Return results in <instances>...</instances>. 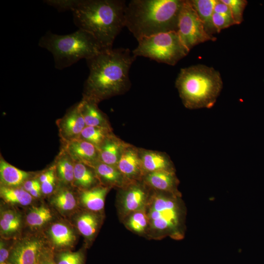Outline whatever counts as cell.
Here are the masks:
<instances>
[{
	"label": "cell",
	"instance_id": "6da1fadb",
	"mask_svg": "<svg viewBox=\"0 0 264 264\" xmlns=\"http://www.w3.org/2000/svg\"><path fill=\"white\" fill-rule=\"evenodd\" d=\"M136 57L128 48L102 51L86 60L88 76L84 83L83 97L99 103L124 93L130 88V68Z\"/></svg>",
	"mask_w": 264,
	"mask_h": 264
},
{
	"label": "cell",
	"instance_id": "7a4b0ae2",
	"mask_svg": "<svg viewBox=\"0 0 264 264\" xmlns=\"http://www.w3.org/2000/svg\"><path fill=\"white\" fill-rule=\"evenodd\" d=\"M126 5L124 0H75L71 11L78 29L92 35L104 50L112 48L125 27Z\"/></svg>",
	"mask_w": 264,
	"mask_h": 264
},
{
	"label": "cell",
	"instance_id": "3957f363",
	"mask_svg": "<svg viewBox=\"0 0 264 264\" xmlns=\"http://www.w3.org/2000/svg\"><path fill=\"white\" fill-rule=\"evenodd\" d=\"M183 0H132L126 5L125 26L138 41L177 30Z\"/></svg>",
	"mask_w": 264,
	"mask_h": 264
},
{
	"label": "cell",
	"instance_id": "277c9868",
	"mask_svg": "<svg viewBox=\"0 0 264 264\" xmlns=\"http://www.w3.org/2000/svg\"><path fill=\"white\" fill-rule=\"evenodd\" d=\"M184 106L189 109L211 108L223 87L220 72L198 64L181 68L175 83Z\"/></svg>",
	"mask_w": 264,
	"mask_h": 264
},
{
	"label": "cell",
	"instance_id": "5b68a950",
	"mask_svg": "<svg viewBox=\"0 0 264 264\" xmlns=\"http://www.w3.org/2000/svg\"><path fill=\"white\" fill-rule=\"evenodd\" d=\"M38 44L52 54L54 66L59 70L81 59H90L104 50L92 35L79 29L64 35L48 31L41 37Z\"/></svg>",
	"mask_w": 264,
	"mask_h": 264
},
{
	"label": "cell",
	"instance_id": "8992f818",
	"mask_svg": "<svg viewBox=\"0 0 264 264\" xmlns=\"http://www.w3.org/2000/svg\"><path fill=\"white\" fill-rule=\"evenodd\" d=\"M179 197V194L156 191L150 196L146 210L150 235L155 238H183L184 214Z\"/></svg>",
	"mask_w": 264,
	"mask_h": 264
},
{
	"label": "cell",
	"instance_id": "52a82bcc",
	"mask_svg": "<svg viewBox=\"0 0 264 264\" xmlns=\"http://www.w3.org/2000/svg\"><path fill=\"white\" fill-rule=\"evenodd\" d=\"M137 42V46L132 51L136 57H144L171 66L176 65L190 51L176 31L145 37Z\"/></svg>",
	"mask_w": 264,
	"mask_h": 264
},
{
	"label": "cell",
	"instance_id": "ba28073f",
	"mask_svg": "<svg viewBox=\"0 0 264 264\" xmlns=\"http://www.w3.org/2000/svg\"><path fill=\"white\" fill-rule=\"evenodd\" d=\"M177 32L189 51L199 44L216 40L207 33L189 0H183L178 18Z\"/></svg>",
	"mask_w": 264,
	"mask_h": 264
},
{
	"label": "cell",
	"instance_id": "9c48e42d",
	"mask_svg": "<svg viewBox=\"0 0 264 264\" xmlns=\"http://www.w3.org/2000/svg\"><path fill=\"white\" fill-rule=\"evenodd\" d=\"M123 188L120 207L123 217L146 208L150 196L143 185L132 181Z\"/></svg>",
	"mask_w": 264,
	"mask_h": 264
},
{
	"label": "cell",
	"instance_id": "30bf717a",
	"mask_svg": "<svg viewBox=\"0 0 264 264\" xmlns=\"http://www.w3.org/2000/svg\"><path fill=\"white\" fill-rule=\"evenodd\" d=\"M60 136L65 143L78 139L86 125L78 103L70 108L56 121Z\"/></svg>",
	"mask_w": 264,
	"mask_h": 264
},
{
	"label": "cell",
	"instance_id": "8fae6325",
	"mask_svg": "<svg viewBox=\"0 0 264 264\" xmlns=\"http://www.w3.org/2000/svg\"><path fill=\"white\" fill-rule=\"evenodd\" d=\"M42 242L29 238L18 242L13 249L10 260L11 264H39L43 254Z\"/></svg>",
	"mask_w": 264,
	"mask_h": 264
},
{
	"label": "cell",
	"instance_id": "7c38bea8",
	"mask_svg": "<svg viewBox=\"0 0 264 264\" xmlns=\"http://www.w3.org/2000/svg\"><path fill=\"white\" fill-rule=\"evenodd\" d=\"M116 167L129 181H136L145 176L139 150L128 144L123 149Z\"/></svg>",
	"mask_w": 264,
	"mask_h": 264
},
{
	"label": "cell",
	"instance_id": "4fadbf2b",
	"mask_svg": "<svg viewBox=\"0 0 264 264\" xmlns=\"http://www.w3.org/2000/svg\"><path fill=\"white\" fill-rule=\"evenodd\" d=\"M66 150L74 161L91 166L99 161V150L93 144L78 139L65 144Z\"/></svg>",
	"mask_w": 264,
	"mask_h": 264
},
{
	"label": "cell",
	"instance_id": "5bb4252c",
	"mask_svg": "<svg viewBox=\"0 0 264 264\" xmlns=\"http://www.w3.org/2000/svg\"><path fill=\"white\" fill-rule=\"evenodd\" d=\"M144 181L154 190L179 194L177 189L178 180L175 171H159L146 174Z\"/></svg>",
	"mask_w": 264,
	"mask_h": 264
},
{
	"label": "cell",
	"instance_id": "9a60e30c",
	"mask_svg": "<svg viewBox=\"0 0 264 264\" xmlns=\"http://www.w3.org/2000/svg\"><path fill=\"white\" fill-rule=\"evenodd\" d=\"M139 157L143 171L146 174L159 171H175L173 164L167 155L157 152L139 151Z\"/></svg>",
	"mask_w": 264,
	"mask_h": 264
},
{
	"label": "cell",
	"instance_id": "2e32d148",
	"mask_svg": "<svg viewBox=\"0 0 264 264\" xmlns=\"http://www.w3.org/2000/svg\"><path fill=\"white\" fill-rule=\"evenodd\" d=\"M30 173L21 170L12 165L0 156V179L1 186L18 187L28 180Z\"/></svg>",
	"mask_w": 264,
	"mask_h": 264
},
{
	"label": "cell",
	"instance_id": "e0dca14e",
	"mask_svg": "<svg viewBox=\"0 0 264 264\" xmlns=\"http://www.w3.org/2000/svg\"><path fill=\"white\" fill-rule=\"evenodd\" d=\"M78 104L86 126L110 128L106 116L98 107V103L83 97Z\"/></svg>",
	"mask_w": 264,
	"mask_h": 264
},
{
	"label": "cell",
	"instance_id": "ac0fdd59",
	"mask_svg": "<svg viewBox=\"0 0 264 264\" xmlns=\"http://www.w3.org/2000/svg\"><path fill=\"white\" fill-rule=\"evenodd\" d=\"M127 145L111 134L98 149L99 161L116 167L122 151Z\"/></svg>",
	"mask_w": 264,
	"mask_h": 264
},
{
	"label": "cell",
	"instance_id": "d6986e66",
	"mask_svg": "<svg viewBox=\"0 0 264 264\" xmlns=\"http://www.w3.org/2000/svg\"><path fill=\"white\" fill-rule=\"evenodd\" d=\"M109 190L108 186H102L84 190L81 194V201L90 212H100L104 209L105 198Z\"/></svg>",
	"mask_w": 264,
	"mask_h": 264
},
{
	"label": "cell",
	"instance_id": "ffe728a7",
	"mask_svg": "<svg viewBox=\"0 0 264 264\" xmlns=\"http://www.w3.org/2000/svg\"><path fill=\"white\" fill-rule=\"evenodd\" d=\"M90 167L94 170L97 178L111 186L123 188L132 182L127 180L115 166L99 161Z\"/></svg>",
	"mask_w": 264,
	"mask_h": 264
},
{
	"label": "cell",
	"instance_id": "44dd1931",
	"mask_svg": "<svg viewBox=\"0 0 264 264\" xmlns=\"http://www.w3.org/2000/svg\"><path fill=\"white\" fill-rule=\"evenodd\" d=\"M54 166L56 173L62 182L65 184H73L74 161L65 148L57 156Z\"/></svg>",
	"mask_w": 264,
	"mask_h": 264
},
{
	"label": "cell",
	"instance_id": "7402d4cb",
	"mask_svg": "<svg viewBox=\"0 0 264 264\" xmlns=\"http://www.w3.org/2000/svg\"><path fill=\"white\" fill-rule=\"evenodd\" d=\"M190 2L211 35L216 32L213 23V15L216 0H191Z\"/></svg>",
	"mask_w": 264,
	"mask_h": 264
},
{
	"label": "cell",
	"instance_id": "603a6c76",
	"mask_svg": "<svg viewBox=\"0 0 264 264\" xmlns=\"http://www.w3.org/2000/svg\"><path fill=\"white\" fill-rule=\"evenodd\" d=\"M97 176L93 169L80 162L74 161V180L73 184L83 190L91 188Z\"/></svg>",
	"mask_w": 264,
	"mask_h": 264
},
{
	"label": "cell",
	"instance_id": "cb8c5ba5",
	"mask_svg": "<svg viewBox=\"0 0 264 264\" xmlns=\"http://www.w3.org/2000/svg\"><path fill=\"white\" fill-rule=\"evenodd\" d=\"M49 235L52 243L59 247L70 246L75 240L72 230L62 223L53 224L49 229Z\"/></svg>",
	"mask_w": 264,
	"mask_h": 264
},
{
	"label": "cell",
	"instance_id": "d4e9b609",
	"mask_svg": "<svg viewBox=\"0 0 264 264\" xmlns=\"http://www.w3.org/2000/svg\"><path fill=\"white\" fill-rule=\"evenodd\" d=\"M1 198L6 202L22 206L31 204L33 197L23 188L0 186Z\"/></svg>",
	"mask_w": 264,
	"mask_h": 264
},
{
	"label": "cell",
	"instance_id": "484cf974",
	"mask_svg": "<svg viewBox=\"0 0 264 264\" xmlns=\"http://www.w3.org/2000/svg\"><path fill=\"white\" fill-rule=\"evenodd\" d=\"M98 217L92 212H86L78 216L76 220L79 231L86 238H93L98 230L99 224Z\"/></svg>",
	"mask_w": 264,
	"mask_h": 264
},
{
	"label": "cell",
	"instance_id": "4316f807",
	"mask_svg": "<svg viewBox=\"0 0 264 264\" xmlns=\"http://www.w3.org/2000/svg\"><path fill=\"white\" fill-rule=\"evenodd\" d=\"M22 218L20 214L12 210L1 211L0 218L1 234L12 235L17 233L22 225Z\"/></svg>",
	"mask_w": 264,
	"mask_h": 264
},
{
	"label": "cell",
	"instance_id": "83f0119b",
	"mask_svg": "<svg viewBox=\"0 0 264 264\" xmlns=\"http://www.w3.org/2000/svg\"><path fill=\"white\" fill-rule=\"evenodd\" d=\"M111 134L110 128L86 126L79 139L93 144L99 149L106 140Z\"/></svg>",
	"mask_w": 264,
	"mask_h": 264
},
{
	"label": "cell",
	"instance_id": "f1b7e54d",
	"mask_svg": "<svg viewBox=\"0 0 264 264\" xmlns=\"http://www.w3.org/2000/svg\"><path fill=\"white\" fill-rule=\"evenodd\" d=\"M52 217V214L47 207L41 205L32 207L26 217V220L29 226L32 228H38L42 227Z\"/></svg>",
	"mask_w": 264,
	"mask_h": 264
},
{
	"label": "cell",
	"instance_id": "f546056e",
	"mask_svg": "<svg viewBox=\"0 0 264 264\" xmlns=\"http://www.w3.org/2000/svg\"><path fill=\"white\" fill-rule=\"evenodd\" d=\"M127 217L126 225L129 229L138 234H142L147 231L149 218L146 208L132 213Z\"/></svg>",
	"mask_w": 264,
	"mask_h": 264
},
{
	"label": "cell",
	"instance_id": "4dcf8cb0",
	"mask_svg": "<svg viewBox=\"0 0 264 264\" xmlns=\"http://www.w3.org/2000/svg\"><path fill=\"white\" fill-rule=\"evenodd\" d=\"M52 203L59 210L68 212L73 210L76 205L75 198L68 189H60L52 198Z\"/></svg>",
	"mask_w": 264,
	"mask_h": 264
},
{
	"label": "cell",
	"instance_id": "1f68e13d",
	"mask_svg": "<svg viewBox=\"0 0 264 264\" xmlns=\"http://www.w3.org/2000/svg\"><path fill=\"white\" fill-rule=\"evenodd\" d=\"M42 193L49 195L52 193L55 187L56 170L53 165L48 170L42 173L39 177Z\"/></svg>",
	"mask_w": 264,
	"mask_h": 264
},
{
	"label": "cell",
	"instance_id": "d6a6232c",
	"mask_svg": "<svg viewBox=\"0 0 264 264\" xmlns=\"http://www.w3.org/2000/svg\"><path fill=\"white\" fill-rule=\"evenodd\" d=\"M227 4L231 11L232 18L236 24L243 21V13L247 5L245 0H221Z\"/></svg>",
	"mask_w": 264,
	"mask_h": 264
},
{
	"label": "cell",
	"instance_id": "836d02e7",
	"mask_svg": "<svg viewBox=\"0 0 264 264\" xmlns=\"http://www.w3.org/2000/svg\"><path fill=\"white\" fill-rule=\"evenodd\" d=\"M213 23L217 33L230 26L236 24L231 17L219 14L214 12Z\"/></svg>",
	"mask_w": 264,
	"mask_h": 264
},
{
	"label": "cell",
	"instance_id": "e575fe53",
	"mask_svg": "<svg viewBox=\"0 0 264 264\" xmlns=\"http://www.w3.org/2000/svg\"><path fill=\"white\" fill-rule=\"evenodd\" d=\"M57 264H83V258L80 252H66L61 253Z\"/></svg>",
	"mask_w": 264,
	"mask_h": 264
},
{
	"label": "cell",
	"instance_id": "d590c367",
	"mask_svg": "<svg viewBox=\"0 0 264 264\" xmlns=\"http://www.w3.org/2000/svg\"><path fill=\"white\" fill-rule=\"evenodd\" d=\"M44 2L59 11H71L75 0H48Z\"/></svg>",
	"mask_w": 264,
	"mask_h": 264
},
{
	"label": "cell",
	"instance_id": "8d00e7d4",
	"mask_svg": "<svg viewBox=\"0 0 264 264\" xmlns=\"http://www.w3.org/2000/svg\"><path fill=\"white\" fill-rule=\"evenodd\" d=\"M214 12L225 16L232 17L229 6L221 0H216L214 9Z\"/></svg>",
	"mask_w": 264,
	"mask_h": 264
},
{
	"label": "cell",
	"instance_id": "74e56055",
	"mask_svg": "<svg viewBox=\"0 0 264 264\" xmlns=\"http://www.w3.org/2000/svg\"><path fill=\"white\" fill-rule=\"evenodd\" d=\"M41 185L39 179H31L26 180L22 185L23 188L29 192L34 188Z\"/></svg>",
	"mask_w": 264,
	"mask_h": 264
},
{
	"label": "cell",
	"instance_id": "f35d334b",
	"mask_svg": "<svg viewBox=\"0 0 264 264\" xmlns=\"http://www.w3.org/2000/svg\"><path fill=\"white\" fill-rule=\"evenodd\" d=\"M9 256V252L7 249L6 248L3 242L0 241V263H5Z\"/></svg>",
	"mask_w": 264,
	"mask_h": 264
},
{
	"label": "cell",
	"instance_id": "ab89813d",
	"mask_svg": "<svg viewBox=\"0 0 264 264\" xmlns=\"http://www.w3.org/2000/svg\"><path fill=\"white\" fill-rule=\"evenodd\" d=\"M39 264H56L51 257L48 255L43 253Z\"/></svg>",
	"mask_w": 264,
	"mask_h": 264
},
{
	"label": "cell",
	"instance_id": "60d3db41",
	"mask_svg": "<svg viewBox=\"0 0 264 264\" xmlns=\"http://www.w3.org/2000/svg\"><path fill=\"white\" fill-rule=\"evenodd\" d=\"M33 198H39L42 193L41 185L37 186L32 189L28 192Z\"/></svg>",
	"mask_w": 264,
	"mask_h": 264
},
{
	"label": "cell",
	"instance_id": "b9f144b4",
	"mask_svg": "<svg viewBox=\"0 0 264 264\" xmlns=\"http://www.w3.org/2000/svg\"><path fill=\"white\" fill-rule=\"evenodd\" d=\"M0 264H6L5 263H3Z\"/></svg>",
	"mask_w": 264,
	"mask_h": 264
}]
</instances>
